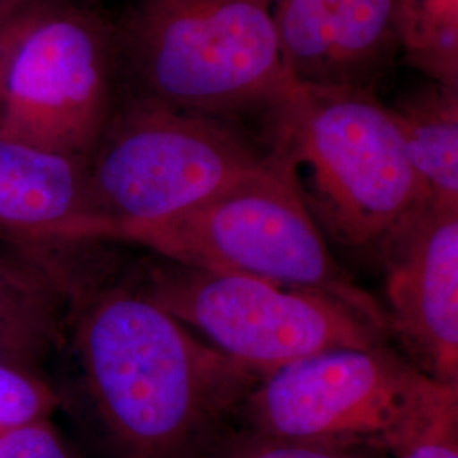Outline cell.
<instances>
[{"label": "cell", "instance_id": "obj_17", "mask_svg": "<svg viewBox=\"0 0 458 458\" xmlns=\"http://www.w3.org/2000/svg\"><path fill=\"white\" fill-rule=\"evenodd\" d=\"M58 395L33 369L0 359V428L49 420Z\"/></svg>", "mask_w": 458, "mask_h": 458}, {"label": "cell", "instance_id": "obj_18", "mask_svg": "<svg viewBox=\"0 0 458 458\" xmlns=\"http://www.w3.org/2000/svg\"><path fill=\"white\" fill-rule=\"evenodd\" d=\"M0 458H81L49 420L0 433Z\"/></svg>", "mask_w": 458, "mask_h": 458}, {"label": "cell", "instance_id": "obj_8", "mask_svg": "<svg viewBox=\"0 0 458 458\" xmlns=\"http://www.w3.org/2000/svg\"><path fill=\"white\" fill-rule=\"evenodd\" d=\"M445 386L384 344L327 350L262 377L238 418L267 437L386 452Z\"/></svg>", "mask_w": 458, "mask_h": 458}, {"label": "cell", "instance_id": "obj_3", "mask_svg": "<svg viewBox=\"0 0 458 458\" xmlns=\"http://www.w3.org/2000/svg\"><path fill=\"white\" fill-rule=\"evenodd\" d=\"M136 96L233 123L294 92L268 0H138L114 26Z\"/></svg>", "mask_w": 458, "mask_h": 458}, {"label": "cell", "instance_id": "obj_20", "mask_svg": "<svg viewBox=\"0 0 458 458\" xmlns=\"http://www.w3.org/2000/svg\"><path fill=\"white\" fill-rule=\"evenodd\" d=\"M31 2L33 0H0V19L16 14Z\"/></svg>", "mask_w": 458, "mask_h": 458}, {"label": "cell", "instance_id": "obj_22", "mask_svg": "<svg viewBox=\"0 0 458 458\" xmlns=\"http://www.w3.org/2000/svg\"><path fill=\"white\" fill-rule=\"evenodd\" d=\"M5 431V428H0V433H4Z\"/></svg>", "mask_w": 458, "mask_h": 458}, {"label": "cell", "instance_id": "obj_19", "mask_svg": "<svg viewBox=\"0 0 458 458\" xmlns=\"http://www.w3.org/2000/svg\"><path fill=\"white\" fill-rule=\"evenodd\" d=\"M34 4L36 0H33L30 5H26L24 9H21L16 14L0 19V82H4L5 79V70H7L11 53L16 45L19 34L24 30L30 19Z\"/></svg>", "mask_w": 458, "mask_h": 458}, {"label": "cell", "instance_id": "obj_6", "mask_svg": "<svg viewBox=\"0 0 458 458\" xmlns=\"http://www.w3.org/2000/svg\"><path fill=\"white\" fill-rule=\"evenodd\" d=\"M138 289L260 378L327 350L372 348L386 338L329 295L260 278L170 262Z\"/></svg>", "mask_w": 458, "mask_h": 458}, {"label": "cell", "instance_id": "obj_13", "mask_svg": "<svg viewBox=\"0 0 458 458\" xmlns=\"http://www.w3.org/2000/svg\"><path fill=\"white\" fill-rule=\"evenodd\" d=\"M66 284L49 268L0 257V359L34 369L62 342Z\"/></svg>", "mask_w": 458, "mask_h": 458}, {"label": "cell", "instance_id": "obj_10", "mask_svg": "<svg viewBox=\"0 0 458 458\" xmlns=\"http://www.w3.org/2000/svg\"><path fill=\"white\" fill-rule=\"evenodd\" d=\"M295 82L377 92L401 53L397 0H268Z\"/></svg>", "mask_w": 458, "mask_h": 458}, {"label": "cell", "instance_id": "obj_21", "mask_svg": "<svg viewBox=\"0 0 458 458\" xmlns=\"http://www.w3.org/2000/svg\"><path fill=\"white\" fill-rule=\"evenodd\" d=\"M2 94H4V82H0V117H2Z\"/></svg>", "mask_w": 458, "mask_h": 458}, {"label": "cell", "instance_id": "obj_5", "mask_svg": "<svg viewBox=\"0 0 458 458\" xmlns=\"http://www.w3.org/2000/svg\"><path fill=\"white\" fill-rule=\"evenodd\" d=\"M267 160L233 123L131 94L89 158V175L107 240L185 213L245 179Z\"/></svg>", "mask_w": 458, "mask_h": 458}, {"label": "cell", "instance_id": "obj_12", "mask_svg": "<svg viewBox=\"0 0 458 458\" xmlns=\"http://www.w3.org/2000/svg\"><path fill=\"white\" fill-rule=\"evenodd\" d=\"M389 109L431 204L458 209V87L429 81Z\"/></svg>", "mask_w": 458, "mask_h": 458}, {"label": "cell", "instance_id": "obj_16", "mask_svg": "<svg viewBox=\"0 0 458 458\" xmlns=\"http://www.w3.org/2000/svg\"><path fill=\"white\" fill-rule=\"evenodd\" d=\"M378 452L369 446L285 440L243 428L225 431L202 458H380Z\"/></svg>", "mask_w": 458, "mask_h": 458}, {"label": "cell", "instance_id": "obj_1", "mask_svg": "<svg viewBox=\"0 0 458 458\" xmlns=\"http://www.w3.org/2000/svg\"><path fill=\"white\" fill-rule=\"evenodd\" d=\"M68 297L83 387L115 457H204L260 377L140 289Z\"/></svg>", "mask_w": 458, "mask_h": 458}, {"label": "cell", "instance_id": "obj_2", "mask_svg": "<svg viewBox=\"0 0 458 458\" xmlns=\"http://www.w3.org/2000/svg\"><path fill=\"white\" fill-rule=\"evenodd\" d=\"M274 153L335 242L382 253L431 204L374 90L297 83L265 117Z\"/></svg>", "mask_w": 458, "mask_h": 458}, {"label": "cell", "instance_id": "obj_14", "mask_svg": "<svg viewBox=\"0 0 458 458\" xmlns=\"http://www.w3.org/2000/svg\"><path fill=\"white\" fill-rule=\"evenodd\" d=\"M397 34L408 65L458 87V0H397Z\"/></svg>", "mask_w": 458, "mask_h": 458}, {"label": "cell", "instance_id": "obj_11", "mask_svg": "<svg viewBox=\"0 0 458 458\" xmlns=\"http://www.w3.org/2000/svg\"><path fill=\"white\" fill-rule=\"evenodd\" d=\"M0 231L31 243L107 240L89 160L0 138Z\"/></svg>", "mask_w": 458, "mask_h": 458}, {"label": "cell", "instance_id": "obj_7", "mask_svg": "<svg viewBox=\"0 0 458 458\" xmlns=\"http://www.w3.org/2000/svg\"><path fill=\"white\" fill-rule=\"evenodd\" d=\"M119 72L113 24L36 0L5 70L0 138L89 160L117 106Z\"/></svg>", "mask_w": 458, "mask_h": 458}, {"label": "cell", "instance_id": "obj_15", "mask_svg": "<svg viewBox=\"0 0 458 458\" xmlns=\"http://www.w3.org/2000/svg\"><path fill=\"white\" fill-rule=\"evenodd\" d=\"M394 458H458V386H448L394 438Z\"/></svg>", "mask_w": 458, "mask_h": 458}, {"label": "cell", "instance_id": "obj_4", "mask_svg": "<svg viewBox=\"0 0 458 458\" xmlns=\"http://www.w3.org/2000/svg\"><path fill=\"white\" fill-rule=\"evenodd\" d=\"M126 242L185 267L323 293L387 333L386 310L335 260L291 172L268 149L245 179Z\"/></svg>", "mask_w": 458, "mask_h": 458}, {"label": "cell", "instance_id": "obj_9", "mask_svg": "<svg viewBox=\"0 0 458 458\" xmlns=\"http://www.w3.org/2000/svg\"><path fill=\"white\" fill-rule=\"evenodd\" d=\"M387 331L425 376L458 386V209L429 204L380 253Z\"/></svg>", "mask_w": 458, "mask_h": 458}]
</instances>
